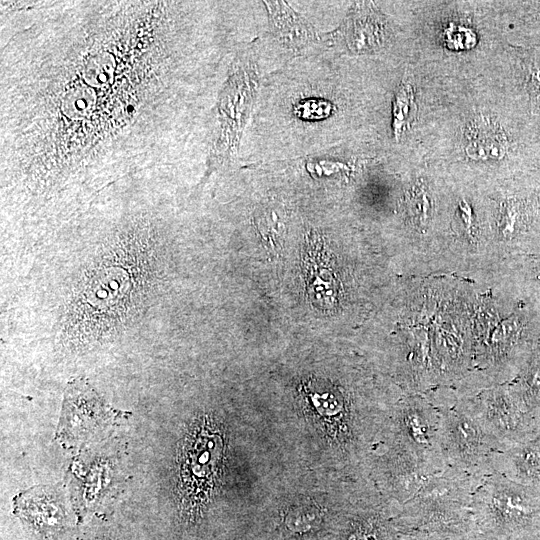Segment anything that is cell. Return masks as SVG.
Listing matches in <instances>:
<instances>
[{"label":"cell","mask_w":540,"mask_h":540,"mask_svg":"<svg viewBox=\"0 0 540 540\" xmlns=\"http://www.w3.org/2000/svg\"><path fill=\"white\" fill-rule=\"evenodd\" d=\"M461 398L501 451L540 435V415L528 409L508 383Z\"/></svg>","instance_id":"cell-5"},{"label":"cell","mask_w":540,"mask_h":540,"mask_svg":"<svg viewBox=\"0 0 540 540\" xmlns=\"http://www.w3.org/2000/svg\"><path fill=\"white\" fill-rule=\"evenodd\" d=\"M440 416L439 440L446 467L485 477L491 458L501 451L453 389L440 387L424 394Z\"/></svg>","instance_id":"cell-3"},{"label":"cell","mask_w":540,"mask_h":540,"mask_svg":"<svg viewBox=\"0 0 540 540\" xmlns=\"http://www.w3.org/2000/svg\"><path fill=\"white\" fill-rule=\"evenodd\" d=\"M508 384L528 409L540 415V340L533 346L518 375Z\"/></svg>","instance_id":"cell-11"},{"label":"cell","mask_w":540,"mask_h":540,"mask_svg":"<svg viewBox=\"0 0 540 540\" xmlns=\"http://www.w3.org/2000/svg\"><path fill=\"white\" fill-rule=\"evenodd\" d=\"M403 540H482L475 528H455L438 531L417 532Z\"/></svg>","instance_id":"cell-15"},{"label":"cell","mask_w":540,"mask_h":540,"mask_svg":"<svg viewBox=\"0 0 540 540\" xmlns=\"http://www.w3.org/2000/svg\"><path fill=\"white\" fill-rule=\"evenodd\" d=\"M470 513L482 540H540V491L497 472L474 491Z\"/></svg>","instance_id":"cell-2"},{"label":"cell","mask_w":540,"mask_h":540,"mask_svg":"<svg viewBox=\"0 0 540 540\" xmlns=\"http://www.w3.org/2000/svg\"><path fill=\"white\" fill-rule=\"evenodd\" d=\"M485 477L450 467L432 475L413 497L401 505L395 517L399 534L472 520V495Z\"/></svg>","instance_id":"cell-4"},{"label":"cell","mask_w":540,"mask_h":540,"mask_svg":"<svg viewBox=\"0 0 540 540\" xmlns=\"http://www.w3.org/2000/svg\"><path fill=\"white\" fill-rule=\"evenodd\" d=\"M531 224V209L529 203L522 199H510L504 203L501 210L499 226L502 235L507 240L525 237Z\"/></svg>","instance_id":"cell-14"},{"label":"cell","mask_w":540,"mask_h":540,"mask_svg":"<svg viewBox=\"0 0 540 540\" xmlns=\"http://www.w3.org/2000/svg\"><path fill=\"white\" fill-rule=\"evenodd\" d=\"M279 35L293 46L310 41L313 31L310 25L283 2H267Z\"/></svg>","instance_id":"cell-12"},{"label":"cell","mask_w":540,"mask_h":540,"mask_svg":"<svg viewBox=\"0 0 540 540\" xmlns=\"http://www.w3.org/2000/svg\"><path fill=\"white\" fill-rule=\"evenodd\" d=\"M410 205L413 217L424 224L430 209L429 200L424 191H416L411 198Z\"/></svg>","instance_id":"cell-16"},{"label":"cell","mask_w":540,"mask_h":540,"mask_svg":"<svg viewBox=\"0 0 540 540\" xmlns=\"http://www.w3.org/2000/svg\"><path fill=\"white\" fill-rule=\"evenodd\" d=\"M395 442L412 453L431 474L445 469L437 408L424 394H408L394 413Z\"/></svg>","instance_id":"cell-6"},{"label":"cell","mask_w":540,"mask_h":540,"mask_svg":"<svg viewBox=\"0 0 540 540\" xmlns=\"http://www.w3.org/2000/svg\"><path fill=\"white\" fill-rule=\"evenodd\" d=\"M525 266L529 269V276L540 292V255L527 258Z\"/></svg>","instance_id":"cell-17"},{"label":"cell","mask_w":540,"mask_h":540,"mask_svg":"<svg viewBox=\"0 0 540 540\" xmlns=\"http://www.w3.org/2000/svg\"><path fill=\"white\" fill-rule=\"evenodd\" d=\"M52 493H40L21 500L19 517L39 540H67L72 520L63 502Z\"/></svg>","instance_id":"cell-7"},{"label":"cell","mask_w":540,"mask_h":540,"mask_svg":"<svg viewBox=\"0 0 540 540\" xmlns=\"http://www.w3.org/2000/svg\"><path fill=\"white\" fill-rule=\"evenodd\" d=\"M223 450L221 430L208 416L196 419L181 441L175 516L179 540L198 537L205 529Z\"/></svg>","instance_id":"cell-1"},{"label":"cell","mask_w":540,"mask_h":540,"mask_svg":"<svg viewBox=\"0 0 540 540\" xmlns=\"http://www.w3.org/2000/svg\"><path fill=\"white\" fill-rule=\"evenodd\" d=\"M491 469L506 478L540 491V435L524 444L499 451Z\"/></svg>","instance_id":"cell-9"},{"label":"cell","mask_w":540,"mask_h":540,"mask_svg":"<svg viewBox=\"0 0 540 540\" xmlns=\"http://www.w3.org/2000/svg\"><path fill=\"white\" fill-rule=\"evenodd\" d=\"M467 153L474 159H497L505 153L506 140L502 130L488 119H478L468 131Z\"/></svg>","instance_id":"cell-10"},{"label":"cell","mask_w":540,"mask_h":540,"mask_svg":"<svg viewBox=\"0 0 540 540\" xmlns=\"http://www.w3.org/2000/svg\"><path fill=\"white\" fill-rule=\"evenodd\" d=\"M324 523V514L312 503L291 505L283 514L282 530L293 537H305L319 531Z\"/></svg>","instance_id":"cell-13"},{"label":"cell","mask_w":540,"mask_h":540,"mask_svg":"<svg viewBox=\"0 0 540 540\" xmlns=\"http://www.w3.org/2000/svg\"><path fill=\"white\" fill-rule=\"evenodd\" d=\"M399 510L374 506L356 510L339 524L334 540H401L395 524Z\"/></svg>","instance_id":"cell-8"}]
</instances>
